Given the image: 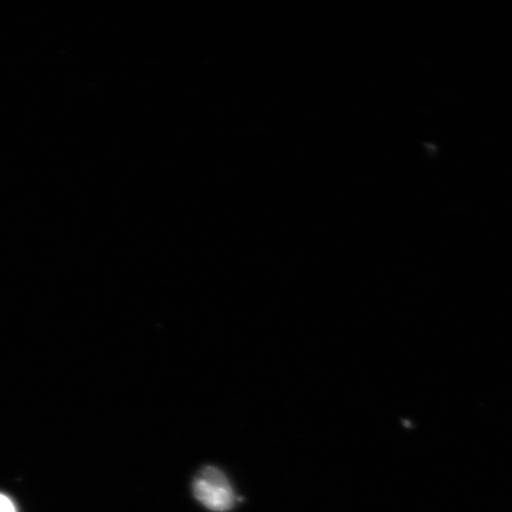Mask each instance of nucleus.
Instances as JSON below:
<instances>
[{"instance_id":"nucleus-2","label":"nucleus","mask_w":512,"mask_h":512,"mask_svg":"<svg viewBox=\"0 0 512 512\" xmlns=\"http://www.w3.org/2000/svg\"><path fill=\"white\" fill-rule=\"evenodd\" d=\"M0 512H17L15 504L3 494H0Z\"/></svg>"},{"instance_id":"nucleus-1","label":"nucleus","mask_w":512,"mask_h":512,"mask_svg":"<svg viewBox=\"0 0 512 512\" xmlns=\"http://www.w3.org/2000/svg\"><path fill=\"white\" fill-rule=\"evenodd\" d=\"M192 491L197 501L213 512H228L238 503L228 477L214 466L204 467L198 473Z\"/></svg>"}]
</instances>
